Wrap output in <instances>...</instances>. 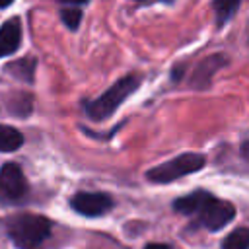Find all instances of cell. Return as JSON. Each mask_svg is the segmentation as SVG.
<instances>
[{
	"mask_svg": "<svg viewBox=\"0 0 249 249\" xmlns=\"http://www.w3.org/2000/svg\"><path fill=\"white\" fill-rule=\"evenodd\" d=\"M35 58H31V56H23V58H19V60H16V62H10V64H6L4 66V72L6 74H10V76H14V78H18V80H23V82H33V76H35Z\"/></svg>",
	"mask_w": 249,
	"mask_h": 249,
	"instance_id": "9",
	"label": "cell"
},
{
	"mask_svg": "<svg viewBox=\"0 0 249 249\" xmlns=\"http://www.w3.org/2000/svg\"><path fill=\"white\" fill-rule=\"evenodd\" d=\"M241 152H243V156H245V158H249V142H245V144H243Z\"/></svg>",
	"mask_w": 249,
	"mask_h": 249,
	"instance_id": "17",
	"label": "cell"
},
{
	"mask_svg": "<svg viewBox=\"0 0 249 249\" xmlns=\"http://www.w3.org/2000/svg\"><path fill=\"white\" fill-rule=\"evenodd\" d=\"M6 231L18 249H41L53 231V222L39 214H18L6 222Z\"/></svg>",
	"mask_w": 249,
	"mask_h": 249,
	"instance_id": "2",
	"label": "cell"
},
{
	"mask_svg": "<svg viewBox=\"0 0 249 249\" xmlns=\"http://www.w3.org/2000/svg\"><path fill=\"white\" fill-rule=\"evenodd\" d=\"M62 4H72V6H80V4H86L88 0H58Z\"/></svg>",
	"mask_w": 249,
	"mask_h": 249,
	"instance_id": "16",
	"label": "cell"
},
{
	"mask_svg": "<svg viewBox=\"0 0 249 249\" xmlns=\"http://www.w3.org/2000/svg\"><path fill=\"white\" fill-rule=\"evenodd\" d=\"M144 249H171V247L165 245V243H150V245H146Z\"/></svg>",
	"mask_w": 249,
	"mask_h": 249,
	"instance_id": "15",
	"label": "cell"
},
{
	"mask_svg": "<svg viewBox=\"0 0 249 249\" xmlns=\"http://www.w3.org/2000/svg\"><path fill=\"white\" fill-rule=\"evenodd\" d=\"M175 212L193 216L196 224L210 231H218L235 218V208L228 200L216 198L208 191H193L173 202Z\"/></svg>",
	"mask_w": 249,
	"mask_h": 249,
	"instance_id": "1",
	"label": "cell"
},
{
	"mask_svg": "<svg viewBox=\"0 0 249 249\" xmlns=\"http://www.w3.org/2000/svg\"><path fill=\"white\" fill-rule=\"evenodd\" d=\"M23 144V134L10 126V124H0V152H16Z\"/></svg>",
	"mask_w": 249,
	"mask_h": 249,
	"instance_id": "10",
	"label": "cell"
},
{
	"mask_svg": "<svg viewBox=\"0 0 249 249\" xmlns=\"http://www.w3.org/2000/svg\"><path fill=\"white\" fill-rule=\"evenodd\" d=\"M165 2H171V0H165Z\"/></svg>",
	"mask_w": 249,
	"mask_h": 249,
	"instance_id": "19",
	"label": "cell"
},
{
	"mask_svg": "<svg viewBox=\"0 0 249 249\" xmlns=\"http://www.w3.org/2000/svg\"><path fill=\"white\" fill-rule=\"evenodd\" d=\"M138 86H140V80L134 74L117 80L107 91H103L99 97H95V99H91V101H88L84 105L86 115L91 121H105V119H109L123 105V101L138 89Z\"/></svg>",
	"mask_w": 249,
	"mask_h": 249,
	"instance_id": "3",
	"label": "cell"
},
{
	"mask_svg": "<svg viewBox=\"0 0 249 249\" xmlns=\"http://www.w3.org/2000/svg\"><path fill=\"white\" fill-rule=\"evenodd\" d=\"M21 43V23L18 18H10L0 27V56L12 54L19 49Z\"/></svg>",
	"mask_w": 249,
	"mask_h": 249,
	"instance_id": "8",
	"label": "cell"
},
{
	"mask_svg": "<svg viewBox=\"0 0 249 249\" xmlns=\"http://www.w3.org/2000/svg\"><path fill=\"white\" fill-rule=\"evenodd\" d=\"M222 249H249V228H237L226 235Z\"/></svg>",
	"mask_w": 249,
	"mask_h": 249,
	"instance_id": "13",
	"label": "cell"
},
{
	"mask_svg": "<svg viewBox=\"0 0 249 249\" xmlns=\"http://www.w3.org/2000/svg\"><path fill=\"white\" fill-rule=\"evenodd\" d=\"M228 60L222 56V54H210L208 58H204L196 68H195V74L191 78V84L193 88H208V84L212 82V76L226 64Z\"/></svg>",
	"mask_w": 249,
	"mask_h": 249,
	"instance_id": "7",
	"label": "cell"
},
{
	"mask_svg": "<svg viewBox=\"0 0 249 249\" xmlns=\"http://www.w3.org/2000/svg\"><path fill=\"white\" fill-rule=\"evenodd\" d=\"M60 19L68 29L76 31L82 21V10L80 8H64V10H60Z\"/></svg>",
	"mask_w": 249,
	"mask_h": 249,
	"instance_id": "14",
	"label": "cell"
},
{
	"mask_svg": "<svg viewBox=\"0 0 249 249\" xmlns=\"http://www.w3.org/2000/svg\"><path fill=\"white\" fill-rule=\"evenodd\" d=\"M8 111L18 115V117H21V119H25L33 111V97L27 95V93H14V95H10Z\"/></svg>",
	"mask_w": 249,
	"mask_h": 249,
	"instance_id": "12",
	"label": "cell"
},
{
	"mask_svg": "<svg viewBox=\"0 0 249 249\" xmlns=\"http://www.w3.org/2000/svg\"><path fill=\"white\" fill-rule=\"evenodd\" d=\"M72 210H76L82 216H103L113 208V198L107 193H89V191H78L70 198Z\"/></svg>",
	"mask_w": 249,
	"mask_h": 249,
	"instance_id": "5",
	"label": "cell"
},
{
	"mask_svg": "<svg viewBox=\"0 0 249 249\" xmlns=\"http://www.w3.org/2000/svg\"><path fill=\"white\" fill-rule=\"evenodd\" d=\"M206 163V158L202 154H195V152H189V154H181L169 161H163L156 167H152L148 173H146V179L150 183H171V181H177L179 177H185L189 173H195L198 169H202Z\"/></svg>",
	"mask_w": 249,
	"mask_h": 249,
	"instance_id": "4",
	"label": "cell"
},
{
	"mask_svg": "<svg viewBox=\"0 0 249 249\" xmlns=\"http://www.w3.org/2000/svg\"><path fill=\"white\" fill-rule=\"evenodd\" d=\"M241 0H212V8H214V16H216V25L222 27L224 23L230 21V18L237 12Z\"/></svg>",
	"mask_w": 249,
	"mask_h": 249,
	"instance_id": "11",
	"label": "cell"
},
{
	"mask_svg": "<svg viewBox=\"0 0 249 249\" xmlns=\"http://www.w3.org/2000/svg\"><path fill=\"white\" fill-rule=\"evenodd\" d=\"M14 0H0V8H6V6H10Z\"/></svg>",
	"mask_w": 249,
	"mask_h": 249,
	"instance_id": "18",
	"label": "cell"
},
{
	"mask_svg": "<svg viewBox=\"0 0 249 249\" xmlns=\"http://www.w3.org/2000/svg\"><path fill=\"white\" fill-rule=\"evenodd\" d=\"M27 193V181L21 167L16 161H8L0 167V196L4 200H19Z\"/></svg>",
	"mask_w": 249,
	"mask_h": 249,
	"instance_id": "6",
	"label": "cell"
}]
</instances>
